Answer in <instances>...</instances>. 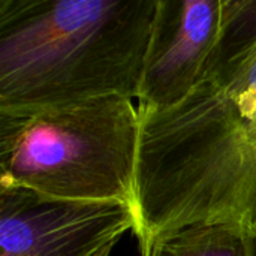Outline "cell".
Instances as JSON below:
<instances>
[{"mask_svg":"<svg viewBox=\"0 0 256 256\" xmlns=\"http://www.w3.org/2000/svg\"><path fill=\"white\" fill-rule=\"evenodd\" d=\"M159 0H0V114L136 99Z\"/></svg>","mask_w":256,"mask_h":256,"instance_id":"7a4b0ae2","label":"cell"},{"mask_svg":"<svg viewBox=\"0 0 256 256\" xmlns=\"http://www.w3.org/2000/svg\"><path fill=\"white\" fill-rule=\"evenodd\" d=\"M138 142V106L123 96L0 114V188L134 207Z\"/></svg>","mask_w":256,"mask_h":256,"instance_id":"3957f363","label":"cell"},{"mask_svg":"<svg viewBox=\"0 0 256 256\" xmlns=\"http://www.w3.org/2000/svg\"><path fill=\"white\" fill-rule=\"evenodd\" d=\"M114 248H116V246H108V248L102 249L100 252H98L96 255H93V256H111L112 250H114Z\"/></svg>","mask_w":256,"mask_h":256,"instance_id":"ba28073f","label":"cell"},{"mask_svg":"<svg viewBox=\"0 0 256 256\" xmlns=\"http://www.w3.org/2000/svg\"><path fill=\"white\" fill-rule=\"evenodd\" d=\"M135 230L123 202L66 201L0 188V256H93Z\"/></svg>","mask_w":256,"mask_h":256,"instance_id":"277c9868","label":"cell"},{"mask_svg":"<svg viewBox=\"0 0 256 256\" xmlns=\"http://www.w3.org/2000/svg\"><path fill=\"white\" fill-rule=\"evenodd\" d=\"M252 234L230 225H198L159 237L146 256H252Z\"/></svg>","mask_w":256,"mask_h":256,"instance_id":"52a82bcc","label":"cell"},{"mask_svg":"<svg viewBox=\"0 0 256 256\" xmlns=\"http://www.w3.org/2000/svg\"><path fill=\"white\" fill-rule=\"evenodd\" d=\"M134 213L141 256L198 225L256 232V58L201 78L180 104L140 111Z\"/></svg>","mask_w":256,"mask_h":256,"instance_id":"6da1fadb","label":"cell"},{"mask_svg":"<svg viewBox=\"0 0 256 256\" xmlns=\"http://www.w3.org/2000/svg\"><path fill=\"white\" fill-rule=\"evenodd\" d=\"M224 0H159L138 90L140 111L180 104L216 45Z\"/></svg>","mask_w":256,"mask_h":256,"instance_id":"5b68a950","label":"cell"},{"mask_svg":"<svg viewBox=\"0 0 256 256\" xmlns=\"http://www.w3.org/2000/svg\"><path fill=\"white\" fill-rule=\"evenodd\" d=\"M254 58H256V0H224L220 32L201 78L236 72Z\"/></svg>","mask_w":256,"mask_h":256,"instance_id":"8992f818","label":"cell"},{"mask_svg":"<svg viewBox=\"0 0 256 256\" xmlns=\"http://www.w3.org/2000/svg\"><path fill=\"white\" fill-rule=\"evenodd\" d=\"M250 252H252V256H256V232L250 237Z\"/></svg>","mask_w":256,"mask_h":256,"instance_id":"9c48e42d","label":"cell"}]
</instances>
